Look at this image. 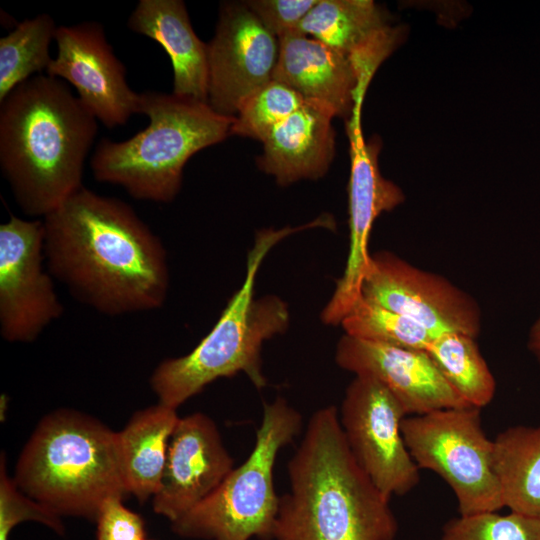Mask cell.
I'll use <instances>...</instances> for the list:
<instances>
[{
    "mask_svg": "<svg viewBox=\"0 0 540 540\" xmlns=\"http://www.w3.org/2000/svg\"><path fill=\"white\" fill-rule=\"evenodd\" d=\"M142 540H147V539L144 538V539H142Z\"/></svg>",
    "mask_w": 540,
    "mask_h": 540,
    "instance_id": "obj_32",
    "label": "cell"
},
{
    "mask_svg": "<svg viewBox=\"0 0 540 540\" xmlns=\"http://www.w3.org/2000/svg\"><path fill=\"white\" fill-rule=\"evenodd\" d=\"M475 339L444 332L436 335L425 351L462 399L481 409L493 400L496 381Z\"/></svg>",
    "mask_w": 540,
    "mask_h": 540,
    "instance_id": "obj_23",
    "label": "cell"
},
{
    "mask_svg": "<svg viewBox=\"0 0 540 540\" xmlns=\"http://www.w3.org/2000/svg\"><path fill=\"white\" fill-rule=\"evenodd\" d=\"M272 540H394L398 523L353 457L335 406L310 417L288 462Z\"/></svg>",
    "mask_w": 540,
    "mask_h": 540,
    "instance_id": "obj_3",
    "label": "cell"
},
{
    "mask_svg": "<svg viewBox=\"0 0 540 540\" xmlns=\"http://www.w3.org/2000/svg\"><path fill=\"white\" fill-rule=\"evenodd\" d=\"M42 220L47 269L79 302L112 316L164 304L166 250L126 202L83 186Z\"/></svg>",
    "mask_w": 540,
    "mask_h": 540,
    "instance_id": "obj_1",
    "label": "cell"
},
{
    "mask_svg": "<svg viewBox=\"0 0 540 540\" xmlns=\"http://www.w3.org/2000/svg\"><path fill=\"white\" fill-rule=\"evenodd\" d=\"M341 325L348 336L413 350L425 351L435 337L416 321L362 297Z\"/></svg>",
    "mask_w": 540,
    "mask_h": 540,
    "instance_id": "obj_25",
    "label": "cell"
},
{
    "mask_svg": "<svg viewBox=\"0 0 540 540\" xmlns=\"http://www.w3.org/2000/svg\"><path fill=\"white\" fill-rule=\"evenodd\" d=\"M305 103L288 85L271 80L250 96L235 116L230 135L263 142L270 132Z\"/></svg>",
    "mask_w": 540,
    "mask_h": 540,
    "instance_id": "obj_26",
    "label": "cell"
},
{
    "mask_svg": "<svg viewBox=\"0 0 540 540\" xmlns=\"http://www.w3.org/2000/svg\"><path fill=\"white\" fill-rule=\"evenodd\" d=\"M402 434L416 463L439 475L452 489L460 515L504 507L495 469L494 440L473 406L406 416Z\"/></svg>",
    "mask_w": 540,
    "mask_h": 540,
    "instance_id": "obj_8",
    "label": "cell"
},
{
    "mask_svg": "<svg viewBox=\"0 0 540 540\" xmlns=\"http://www.w3.org/2000/svg\"><path fill=\"white\" fill-rule=\"evenodd\" d=\"M528 349L540 363V317L534 322L530 329Z\"/></svg>",
    "mask_w": 540,
    "mask_h": 540,
    "instance_id": "obj_31",
    "label": "cell"
},
{
    "mask_svg": "<svg viewBox=\"0 0 540 540\" xmlns=\"http://www.w3.org/2000/svg\"><path fill=\"white\" fill-rule=\"evenodd\" d=\"M34 521L65 533L61 517L24 494L7 473L6 456L0 460V540H8L12 529L21 522Z\"/></svg>",
    "mask_w": 540,
    "mask_h": 540,
    "instance_id": "obj_28",
    "label": "cell"
},
{
    "mask_svg": "<svg viewBox=\"0 0 540 540\" xmlns=\"http://www.w3.org/2000/svg\"><path fill=\"white\" fill-rule=\"evenodd\" d=\"M338 416L353 457L384 496H403L417 486L419 467L401 428L406 413L381 383L355 376L346 388Z\"/></svg>",
    "mask_w": 540,
    "mask_h": 540,
    "instance_id": "obj_9",
    "label": "cell"
},
{
    "mask_svg": "<svg viewBox=\"0 0 540 540\" xmlns=\"http://www.w3.org/2000/svg\"><path fill=\"white\" fill-rule=\"evenodd\" d=\"M124 498H107L96 518V540H142L145 538L143 518L123 504Z\"/></svg>",
    "mask_w": 540,
    "mask_h": 540,
    "instance_id": "obj_30",
    "label": "cell"
},
{
    "mask_svg": "<svg viewBox=\"0 0 540 540\" xmlns=\"http://www.w3.org/2000/svg\"><path fill=\"white\" fill-rule=\"evenodd\" d=\"M127 25L159 43L169 55L172 93L208 103V44L194 32L183 1L140 0Z\"/></svg>",
    "mask_w": 540,
    "mask_h": 540,
    "instance_id": "obj_20",
    "label": "cell"
},
{
    "mask_svg": "<svg viewBox=\"0 0 540 540\" xmlns=\"http://www.w3.org/2000/svg\"><path fill=\"white\" fill-rule=\"evenodd\" d=\"M273 79L346 121L367 90L348 57L300 32L279 39Z\"/></svg>",
    "mask_w": 540,
    "mask_h": 540,
    "instance_id": "obj_18",
    "label": "cell"
},
{
    "mask_svg": "<svg viewBox=\"0 0 540 540\" xmlns=\"http://www.w3.org/2000/svg\"><path fill=\"white\" fill-rule=\"evenodd\" d=\"M44 262L43 220L10 214L0 225V333L10 343L35 341L63 313Z\"/></svg>",
    "mask_w": 540,
    "mask_h": 540,
    "instance_id": "obj_10",
    "label": "cell"
},
{
    "mask_svg": "<svg viewBox=\"0 0 540 540\" xmlns=\"http://www.w3.org/2000/svg\"><path fill=\"white\" fill-rule=\"evenodd\" d=\"M338 366L381 383L406 416L470 406L443 377L424 350L370 342L344 334L336 348Z\"/></svg>",
    "mask_w": 540,
    "mask_h": 540,
    "instance_id": "obj_16",
    "label": "cell"
},
{
    "mask_svg": "<svg viewBox=\"0 0 540 540\" xmlns=\"http://www.w3.org/2000/svg\"><path fill=\"white\" fill-rule=\"evenodd\" d=\"M298 31L348 57L366 89L403 37L402 29L391 25L388 14L371 0H319Z\"/></svg>",
    "mask_w": 540,
    "mask_h": 540,
    "instance_id": "obj_17",
    "label": "cell"
},
{
    "mask_svg": "<svg viewBox=\"0 0 540 540\" xmlns=\"http://www.w3.org/2000/svg\"><path fill=\"white\" fill-rule=\"evenodd\" d=\"M361 107L362 102L357 104L352 116L346 121L351 159L348 257L344 272L321 314L322 321L333 326L341 324L361 298L362 282L371 260L369 238L376 218L394 209L405 199L402 190L380 173L378 155L381 140L377 136L364 139Z\"/></svg>",
    "mask_w": 540,
    "mask_h": 540,
    "instance_id": "obj_11",
    "label": "cell"
},
{
    "mask_svg": "<svg viewBox=\"0 0 540 540\" xmlns=\"http://www.w3.org/2000/svg\"><path fill=\"white\" fill-rule=\"evenodd\" d=\"M334 117L329 109L305 102L262 142L259 168L281 186L324 176L335 155Z\"/></svg>",
    "mask_w": 540,
    "mask_h": 540,
    "instance_id": "obj_19",
    "label": "cell"
},
{
    "mask_svg": "<svg viewBox=\"0 0 540 540\" xmlns=\"http://www.w3.org/2000/svg\"><path fill=\"white\" fill-rule=\"evenodd\" d=\"M56 57L46 74L71 84L81 102L107 128L122 126L138 113L139 93L105 37L102 24L85 21L57 27Z\"/></svg>",
    "mask_w": 540,
    "mask_h": 540,
    "instance_id": "obj_14",
    "label": "cell"
},
{
    "mask_svg": "<svg viewBox=\"0 0 540 540\" xmlns=\"http://www.w3.org/2000/svg\"><path fill=\"white\" fill-rule=\"evenodd\" d=\"M208 44V104L235 117L241 106L274 77L279 39L243 2H223Z\"/></svg>",
    "mask_w": 540,
    "mask_h": 540,
    "instance_id": "obj_13",
    "label": "cell"
},
{
    "mask_svg": "<svg viewBox=\"0 0 540 540\" xmlns=\"http://www.w3.org/2000/svg\"><path fill=\"white\" fill-rule=\"evenodd\" d=\"M316 226H325L324 220L257 233L248 253L245 279L211 331L188 354L165 359L152 372L150 385L159 403L177 409L211 382L240 372L257 389L267 385L262 371V346L287 329L289 310L275 295L254 298L258 269L267 253L286 236Z\"/></svg>",
    "mask_w": 540,
    "mask_h": 540,
    "instance_id": "obj_4",
    "label": "cell"
},
{
    "mask_svg": "<svg viewBox=\"0 0 540 540\" xmlns=\"http://www.w3.org/2000/svg\"><path fill=\"white\" fill-rule=\"evenodd\" d=\"M361 297L416 321L434 336L458 332L476 338L480 332V309L470 295L390 252L371 254Z\"/></svg>",
    "mask_w": 540,
    "mask_h": 540,
    "instance_id": "obj_12",
    "label": "cell"
},
{
    "mask_svg": "<svg viewBox=\"0 0 540 540\" xmlns=\"http://www.w3.org/2000/svg\"><path fill=\"white\" fill-rule=\"evenodd\" d=\"M148 126L124 141L102 138L90 160L98 182L121 186L138 200L169 203L181 190L183 169L198 151L225 140L235 117L174 93H139Z\"/></svg>",
    "mask_w": 540,
    "mask_h": 540,
    "instance_id": "obj_6",
    "label": "cell"
},
{
    "mask_svg": "<svg viewBox=\"0 0 540 540\" xmlns=\"http://www.w3.org/2000/svg\"><path fill=\"white\" fill-rule=\"evenodd\" d=\"M97 121L66 82L47 74L0 102V168L26 215L42 219L83 187Z\"/></svg>",
    "mask_w": 540,
    "mask_h": 540,
    "instance_id": "obj_2",
    "label": "cell"
},
{
    "mask_svg": "<svg viewBox=\"0 0 540 540\" xmlns=\"http://www.w3.org/2000/svg\"><path fill=\"white\" fill-rule=\"evenodd\" d=\"M57 26L46 13L18 23L0 38V102L18 85L47 71Z\"/></svg>",
    "mask_w": 540,
    "mask_h": 540,
    "instance_id": "obj_24",
    "label": "cell"
},
{
    "mask_svg": "<svg viewBox=\"0 0 540 540\" xmlns=\"http://www.w3.org/2000/svg\"><path fill=\"white\" fill-rule=\"evenodd\" d=\"M319 0H248L245 5L278 39L295 32Z\"/></svg>",
    "mask_w": 540,
    "mask_h": 540,
    "instance_id": "obj_29",
    "label": "cell"
},
{
    "mask_svg": "<svg viewBox=\"0 0 540 540\" xmlns=\"http://www.w3.org/2000/svg\"><path fill=\"white\" fill-rule=\"evenodd\" d=\"M302 425V415L285 398L264 404L248 458L210 495L171 522L172 531L188 539L272 540L280 497L274 488L275 461Z\"/></svg>",
    "mask_w": 540,
    "mask_h": 540,
    "instance_id": "obj_7",
    "label": "cell"
},
{
    "mask_svg": "<svg viewBox=\"0 0 540 540\" xmlns=\"http://www.w3.org/2000/svg\"><path fill=\"white\" fill-rule=\"evenodd\" d=\"M178 419L176 409L158 402L135 412L117 432L123 483L127 493L140 503L152 498L159 489Z\"/></svg>",
    "mask_w": 540,
    "mask_h": 540,
    "instance_id": "obj_21",
    "label": "cell"
},
{
    "mask_svg": "<svg viewBox=\"0 0 540 540\" xmlns=\"http://www.w3.org/2000/svg\"><path fill=\"white\" fill-rule=\"evenodd\" d=\"M504 507L540 519V426H512L494 439Z\"/></svg>",
    "mask_w": 540,
    "mask_h": 540,
    "instance_id": "obj_22",
    "label": "cell"
},
{
    "mask_svg": "<svg viewBox=\"0 0 540 540\" xmlns=\"http://www.w3.org/2000/svg\"><path fill=\"white\" fill-rule=\"evenodd\" d=\"M17 487L55 514L96 521L103 502L125 498L117 432L96 418L61 408L36 425L16 462Z\"/></svg>",
    "mask_w": 540,
    "mask_h": 540,
    "instance_id": "obj_5",
    "label": "cell"
},
{
    "mask_svg": "<svg viewBox=\"0 0 540 540\" xmlns=\"http://www.w3.org/2000/svg\"><path fill=\"white\" fill-rule=\"evenodd\" d=\"M440 540H540V519L512 511L460 515L446 522Z\"/></svg>",
    "mask_w": 540,
    "mask_h": 540,
    "instance_id": "obj_27",
    "label": "cell"
},
{
    "mask_svg": "<svg viewBox=\"0 0 540 540\" xmlns=\"http://www.w3.org/2000/svg\"><path fill=\"white\" fill-rule=\"evenodd\" d=\"M234 469L215 422L206 414L179 417L170 437L156 514L173 522L210 495Z\"/></svg>",
    "mask_w": 540,
    "mask_h": 540,
    "instance_id": "obj_15",
    "label": "cell"
}]
</instances>
